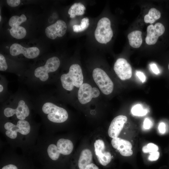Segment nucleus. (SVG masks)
<instances>
[{
	"label": "nucleus",
	"mask_w": 169,
	"mask_h": 169,
	"mask_svg": "<svg viewBox=\"0 0 169 169\" xmlns=\"http://www.w3.org/2000/svg\"><path fill=\"white\" fill-rule=\"evenodd\" d=\"M60 80L63 88L66 90L71 91L74 86L79 88L83 82V76L80 66L77 64L71 65L69 72L63 74Z\"/></svg>",
	"instance_id": "f257e3e1"
},
{
	"label": "nucleus",
	"mask_w": 169,
	"mask_h": 169,
	"mask_svg": "<svg viewBox=\"0 0 169 169\" xmlns=\"http://www.w3.org/2000/svg\"><path fill=\"white\" fill-rule=\"evenodd\" d=\"M42 110L44 113L48 114V119L53 122L62 123L66 121L68 117V113L65 109L51 102L44 103Z\"/></svg>",
	"instance_id": "f03ea898"
},
{
	"label": "nucleus",
	"mask_w": 169,
	"mask_h": 169,
	"mask_svg": "<svg viewBox=\"0 0 169 169\" xmlns=\"http://www.w3.org/2000/svg\"><path fill=\"white\" fill-rule=\"evenodd\" d=\"M94 34L96 40L101 44H106L110 41L113 32L108 18L103 17L99 21Z\"/></svg>",
	"instance_id": "7ed1b4c3"
},
{
	"label": "nucleus",
	"mask_w": 169,
	"mask_h": 169,
	"mask_svg": "<svg viewBox=\"0 0 169 169\" xmlns=\"http://www.w3.org/2000/svg\"><path fill=\"white\" fill-rule=\"evenodd\" d=\"M92 75L95 82L104 94L107 95L112 92L113 83L104 71L96 68L93 70Z\"/></svg>",
	"instance_id": "20e7f679"
},
{
	"label": "nucleus",
	"mask_w": 169,
	"mask_h": 169,
	"mask_svg": "<svg viewBox=\"0 0 169 169\" xmlns=\"http://www.w3.org/2000/svg\"><path fill=\"white\" fill-rule=\"evenodd\" d=\"M60 64V61L58 57H51L47 59L44 66L38 67L35 69L34 75L41 81H45L49 78V73L56 71Z\"/></svg>",
	"instance_id": "39448f33"
},
{
	"label": "nucleus",
	"mask_w": 169,
	"mask_h": 169,
	"mask_svg": "<svg viewBox=\"0 0 169 169\" xmlns=\"http://www.w3.org/2000/svg\"><path fill=\"white\" fill-rule=\"evenodd\" d=\"M4 127L7 130L5 132L6 135L12 139L17 137V132L23 135H26L30 131L29 123L24 120H19L16 125L10 122H7L4 124Z\"/></svg>",
	"instance_id": "423d86ee"
},
{
	"label": "nucleus",
	"mask_w": 169,
	"mask_h": 169,
	"mask_svg": "<svg viewBox=\"0 0 169 169\" xmlns=\"http://www.w3.org/2000/svg\"><path fill=\"white\" fill-rule=\"evenodd\" d=\"M114 69L119 78L122 80L129 79L132 76L131 67L124 58H120L116 60L114 64Z\"/></svg>",
	"instance_id": "0eeeda50"
},
{
	"label": "nucleus",
	"mask_w": 169,
	"mask_h": 169,
	"mask_svg": "<svg viewBox=\"0 0 169 169\" xmlns=\"http://www.w3.org/2000/svg\"><path fill=\"white\" fill-rule=\"evenodd\" d=\"M94 146L95 153L100 164L104 166L109 164L111 160L112 156L110 152L105 151L104 141L98 139L95 142Z\"/></svg>",
	"instance_id": "6e6552de"
},
{
	"label": "nucleus",
	"mask_w": 169,
	"mask_h": 169,
	"mask_svg": "<svg viewBox=\"0 0 169 169\" xmlns=\"http://www.w3.org/2000/svg\"><path fill=\"white\" fill-rule=\"evenodd\" d=\"M10 52L13 56L23 54L25 57L31 59L37 57L39 54L40 51L36 47L26 48L19 44L14 43L11 46Z\"/></svg>",
	"instance_id": "1a4fd4ad"
},
{
	"label": "nucleus",
	"mask_w": 169,
	"mask_h": 169,
	"mask_svg": "<svg viewBox=\"0 0 169 169\" xmlns=\"http://www.w3.org/2000/svg\"><path fill=\"white\" fill-rule=\"evenodd\" d=\"M165 31V27L161 23H156L154 25L152 24L149 25L147 28V34L146 38V44L149 45L155 44L159 37L162 35Z\"/></svg>",
	"instance_id": "9d476101"
},
{
	"label": "nucleus",
	"mask_w": 169,
	"mask_h": 169,
	"mask_svg": "<svg viewBox=\"0 0 169 169\" xmlns=\"http://www.w3.org/2000/svg\"><path fill=\"white\" fill-rule=\"evenodd\" d=\"M66 23L63 20H59L54 23L48 26L45 29V33L49 38L54 39L57 37H61L65 33L67 30Z\"/></svg>",
	"instance_id": "9b49d317"
},
{
	"label": "nucleus",
	"mask_w": 169,
	"mask_h": 169,
	"mask_svg": "<svg viewBox=\"0 0 169 169\" xmlns=\"http://www.w3.org/2000/svg\"><path fill=\"white\" fill-rule=\"evenodd\" d=\"M3 113L7 117H11L15 114L18 119L23 120L29 115V110L25 102L23 100H20L16 109L7 107L4 110Z\"/></svg>",
	"instance_id": "f8f14e48"
},
{
	"label": "nucleus",
	"mask_w": 169,
	"mask_h": 169,
	"mask_svg": "<svg viewBox=\"0 0 169 169\" xmlns=\"http://www.w3.org/2000/svg\"><path fill=\"white\" fill-rule=\"evenodd\" d=\"M127 119L126 116L122 115L115 117L109 126L108 131L109 136L112 138L117 137Z\"/></svg>",
	"instance_id": "ddd939ff"
},
{
	"label": "nucleus",
	"mask_w": 169,
	"mask_h": 169,
	"mask_svg": "<svg viewBox=\"0 0 169 169\" xmlns=\"http://www.w3.org/2000/svg\"><path fill=\"white\" fill-rule=\"evenodd\" d=\"M111 143L113 147L118 150L122 156H129L132 155V144L128 141L116 137L112 139Z\"/></svg>",
	"instance_id": "4468645a"
},
{
	"label": "nucleus",
	"mask_w": 169,
	"mask_h": 169,
	"mask_svg": "<svg viewBox=\"0 0 169 169\" xmlns=\"http://www.w3.org/2000/svg\"><path fill=\"white\" fill-rule=\"evenodd\" d=\"M92 88L89 84L83 83L79 87L78 91V99L79 102L82 104L90 102L92 98Z\"/></svg>",
	"instance_id": "2eb2a0df"
},
{
	"label": "nucleus",
	"mask_w": 169,
	"mask_h": 169,
	"mask_svg": "<svg viewBox=\"0 0 169 169\" xmlns=\"http://www.w3.org/2000/svg\"><path fill=\"white\" fill-rule=\"evenodd\" d=\"M57 146L60 154L65 155L70 154L74 148L73 143L70 140L63 138L58 140Z\"/></svg>",
	"instance_id": "dca6fc26"
},
{
	"label": "nucleus",
	"mask_w": 169,
	"mask_h": 169,
	"mask_svg": "<svg viewBox=\"0 0 169 169\" xmlns=\"http://www.w3.org/2000/svg\"><path fill=\"white\" fill-rule=\"evenodd\" d=\"M92 154L91 151L88 149L83 150L78 160V165L79 169H84L89 164L91 163Z\"/></svg>",
	"instance_id": "f3484780"
},
{
	"label": "nucleus",
	"mask_w": 169,
	"mask_h": 169,
	"mask_svg": "<svg viewBox=\"0 0 169 169\" xmlns=\"http://www.w3.org/2000/svg\"><path fill=\"white\" fill-rule=\"evenodd\" d=\"M142 34L141 31L136 30L128 35L129 43L131 46L135 48H138L141 46L142 42Z\"/></svg>",
	"instance_id": "a211bd4d"
},
{
	"label": "nucleus",
	"mask_w": 169,
	"mask_h": 169,
	"mask_svg": "<svg viewBox=\"0 0 169 169\" xmlns=\"http://www.w3.org/2000/svg\"><path fill=\"white\" fill-rule=\"evenodd\" d=\"M86 8L82 3H75L73 4L68 10V14L70 18H73L76 16L82 15L84 13Z\"/></svg>",
	"instance_id": "6ab92c4d"
},
{
	"label": "nucleus",
	"mask_w": 169,
	"mask_h": 169,
	"mask_svg": "<svg viewBox=\"0 0 169 169\" xmlns=\"http://www.w3.org/2000/svg\"><path fill=\"white\" fill-rule=\"evenodd\" d=\"M161 16V13L158 10L155 8H152L149 10L148 14L145 16L144 21L146 23L151 24L159 19Z\"/></svg>",
	"instance_id": "aec40b11"
},
{
	"label": "nucleus",
	"mask_w": 169,
	"mask_h": 169,
	"mask_svg": "<svg viewBox=\"0 0 169 169\" xmlns=\"http://www.w3.org/2000/svg\"><path fill=\"white\" fill-rule=\"evenodd\" d=\"M10 33L14 38L17 39H22L25 37L26 34L25 29L22 26H14L10 29Z\"/></svg>",
	"instance_id": "412c9836"
},
{
	"label": "nucleus",
	"mask_w": 169,
	"mask_h": 169,
	"mask_svg": "<svg viewBox=\"0 0 169 169\" xmlns=\"http://www.w3.org/2000/svg\"><path fill=\"white\" fill-rule=\"evenodd\" d=\"M47 153L49 157L52 160L55 161L58 159L60 153L56 145L51 144L48 147Z\"/></svg>",
	"instance_id": "4be33fe9"
},
{
	"label": "nucleus",
	"mask_w": 169,
	"mask_h": 169,
	"mask_svg": "<svg viewBox=\"0 0 169 169\" xmlns=\"http://www.w3.org/2000/svg\"><path fill=\"white\" fill-rule=\"evenodd\" d=\"M89 24V19L87 17L84 18L81 20L80 25L75 24L73 26V31L76 33L83 31L88 28Z\"/></svg>",
	"instance_id": "5701e85b"
},
{
	"label": "nucleus",
	"mask_w": 169,
	"mask_h": 169,
	"mask_svg": "<svg viewBox=\"0 0 169 169\" xmlns=\"http://www.w3.org/2000/svg\"><path fill=\"white\" fill-rule=\"evenodd\" d=\"M26 20V17L24 14H22L20 16H13L9 19L8 23L9 26L12 27L18 26Z\"/></svg>",
	"instance_id": "b1692460"
},
{
	"label": "nucleus",
	"mask_w": 169,
	"mask_h": 169,
	"mask_svg": "<svg viewBox=\"0 0 169 169\" xmlns=\"http://www.w3.org/2000/svg\"><path fill=\"white\" fill-rule=\"evenodd\" d=\"M132 114L136 116H143L147 113V110L144 109L142 105L140 104H136L133 106L131 110Z\"/></svg>",
	"instance_id": "393cba45"
},
{
	"label": "nucleus",
	"mask_w": 169,
	"mask_h": 169,
	"mask_svg": "<svg viewBox=\"0 0 169 169\" xmlns=\"http://www.w3.org/2000/svg\"><path fill=\"white\" fill-rule=\"evenodd\" d=\"M159 149L158 146L156 144L150 143L143 146L142 151L144 153L152 152L157 151Z\"/></svg>",
	"instance_id": "a878e982"
},
{
	"label": "nucleus",
	"mask_w": 169,
	"mask_h": 169,
	"mask_svg": "<svg viewBox=\"0 0 169 169\" xmlns=\"http://www.w3.org/2000/svg\"><path fill=\"white\" fill-rule=\"evenodd\" d=\"M8 68L4 57L1 54H0V70L5 71Z\"/></svg>",
	"instance_id": "bb28decb"
},
{
	"label": "nucleus",
	"mask_w": 169,
	"mask_h": 169,
	"mask_svg": "<svg viewBox=\"0 0 169 169\" xmlns=\"http://www.w3.org/2000/svg\"><path fill=\"white\" fill-rule=\"evenodd\" d=\"M160 156V153L158 151L151 152L148 157V159L151 161H156L159 159Z\"/></svg>",
	"instance_id": "cd10ccee"
},
{
	"label": "nucleus",
	"mask_w": 169,
	"mask_h": 169,
	"mask_svg": "<svg viewBox=\"0 0 169 169\" xmlns=\"http://www.w3.org/2000/svg\"><path fill=\"white\" fill-rule=\"evenodd\" d=\"M152 125V122L148 118H145L143 122V127L146 129L150 128Z\"/></svg>",
	"instance_id": "c85d7f7f"
},
{
	"label": "nucleus",
	"mask_w": 169,
	"mask_h": 169,
	"mask_svg": "<svg viewBox=\"0 0 169 169\" xmlns=\"http://www.w3.org/2000/svg\"><path fill=\"white\" fill-rule=\"evenodd\" d=\"M7 4L12 7H15L18 6L20 2V0H7Z\"/></svg>",
	"instance_id": "c756f323"
},
{
	"label": "nucleus",
	"mask_w": 169,
	"mask_h": 169,
	"mask_svg": "<svg viewBox=\"0 0 169 169\" xmlns=\"http://www.w3.org/2000/svg\"><path fill=\"white\" fill-rule=\"evenodd\" d=\"M150 68L151 71L154 74H158L160 73V71L156 65L155 63H151L150 64Z\"/></svg>",
	"instance_id": "7c9ffc66"
},
{
	"label": "nucleus",
	"mask_w": 169,
	"mask_h": 169,
	"mask_svg": "<svg viewBox=\"0 0 169 169\" xmlns=\"http://www.w3.org/2000/svg\"><path fill=\"white\" fill-rule=\"evenodd\" d=\"M136 75L142 82L143 83L145 81L146 76L143 72L138 71L136 72Z\"/></svg>",
	"instance_id": "2f4dec72"
},
{
	"label": "nucleus",
	"mask_w": 169,
	"mask_h": 169,
	"mask_svg": "<svg viewBox=\"0 0 169 169\" xmlns=\"http://www.w3.org/2000/svg\"><path fill=\"white\" fill-rule=\"evenodd\" d=\"M158 129L159 131L161 134H164L166 132V125L162 122L160 123L158 126Z\"/></svg>",
	"instance_id": "473e14b6"
},
{
	"label": "nucleus",
	"mask_w": 169,
	"mask_h": 169,
	"mask_svg": "<svg viewBox=\"0 0 169 169\" xmlns=\"http://www.w3.org/2000/svg\"><path fill=\"white\" fill-rule=\"evenodd\" d=\"M93 98H96L100 95V92L99 89L96 87H93L92 89Z\"/></svg>",
	"instance_id": "72a5a7b5"
},
{
	"label": "nucleus",
	"mask_w": 169,
	"mask_h": 169,
	"mask_svg": "<svg viewBox=\"0 0 169 169\" xmlns=\"http://www.w3.org/2000/svg\"><path fill=\"white\" fill-rule=\"evenodd\" d=\"M84 169H99L98 167L95 164L90 163Z\"/></svg>",
	"instance_id": "f704fd0d"
},
{
	"label": "nucleus",
	"mask_w": 169,
	"mask_h": 169,
	"mask_svg": "<svg viewBox=\"0 0 169 169\" xmlns=\"http://www.w3.org/2000/svg\"><path fill=\"white\" fill-rule=\"evenodd\" d=\"M1 169H18L17 167L13 164H9L4 166Z\"/></svg>",
	"instance_id": "c9c22d12"
},
{
	"label": "nucleus",
	"mask_w": 169,
	"mask_h": 169,
	"mask_svg": "<svg viewBox=\"0 0 169 169\" xmlns=\"http://www.w3.org/2000/svg\"><path fill=\"white\" fill-rule=\"evenodd\" d=\"M3 86L1 84H0V92H1L3 90Z\"/></svg>",
	"instance_id": "e433bc0d"
},
{
	"label": "nucleus",
	"mask_w": 169,
	"mask_h": 169,
	"mask_svg": "<svg viewBox=\"0 0 169 169\" xmlns=\"http://www.w3.org/2000/svg\"><path fill=\"white\" fill-rule=\"evenodd\" d=\"M1 16H0V21H1Z\"/></svg>",
	"instance_id": "4c0bfd02"
},
{
	"label": "nucleus",
	"mask_w": 169,
	"mask_h": 169,
	"mask_svg": "<svg viewBox=\"0 0 169 169\" xmlns=\"http://www.w3.org/2000/svg\"><path fill=\"white\" fill-rule=\"evenodd\" d=\"M168 69L169 70V64L168 65Z\"/></svg>",
	"instance_id": "58836bf2"
}]
</instances>
